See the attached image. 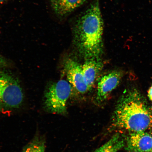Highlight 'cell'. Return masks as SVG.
Segmentation results:
<instances>
[{
	"instance_id": "obj_2",
	"label": "cell",
	"mask_w": 152,
	"mask_h": 152,
	"mask_svg": "<svg viewBox=\"0 0 152 152\" xmlns=\"http://www.w3.org/2000/svg\"><path fill=\"white\" fill-rule=\"evenodd\" d=\"M112 124L129 133L152 130V110L137 90H130L118 102Z\"/></svg>"
},
{
	"instance_id": "obj_9",
	"label": "cell",
	"mask_w": 152,
	"mask_h": 152,
	"mask_svg": "<svg viewBox=\"0 0 152 152\" xmlns=\"http://www.w3.org/2000/svg\"><path fill=\"white\" fill-rule=\"evenodd\" d=\"M87 0H51V5L59 16H66L83 5Z\"/></svg>"
},
{
	"instance_id": "obj_7",
	"label": "cell",
	"mask_w": 152,
	"mask_h": 152,
	"mask_svg": "<svg viewBox=\"0 0 152 152\" xmlns=\"http://www.w3.org/2000/svg\"><path fill=\"white\" fill-rule=\"evenodd\" d=\"M122 77L121 72L115 71L102 77L98 84L97 102H101L105 100L110 93L118 85Z\"/></svg>"
},
{
	"instance_id": "obj_14",
	"label": "cell",
	"mask_w": 152,
	"mask_h": 152,
	"mask_svg": "<svg viewBox=\"0 0 152 152\" xmlns=\"http://www.w3.org/2000/svg\"><path fill=\"white\" fill-rule=\"evenodd\" d=\"M7 1V0H0V5L2 4Z\"/></svg>"
},
{
	"instance_id": "obj_4",
	"label": "cell",
	"mask_w": 152,
	"mask_h": 152,
	"mask_svg": "<svg viewBox=\"0 0 152 152\" xmlns=\"http://www.w3.org/2000/svg\"><path fill=\"white\" fill-rule=\"evenodd\" d=\"M23 98L21 87L17 80L8 74L0 73V110L18 108Z\"/></svg>"
},
{
	"instance_id": "obj_6",
	"label": "cell",
	"mask_w": 152,
	"mask_h": 152,
	"mask_svg": "<svg viewBox=\"0 0 152 152\" xmlns=\"http://www.w3.org/2000/svg\"><path fill=\"white\" fill-rule=\"evenodd\" d=\"M128 152H152V134L147 132L129 133L125 141Z\"/></svg>"
},
{
	"instance_id": "obj_10",
	"label": "cell",
	"mask_w": 152,
	"mask_h": 152,
	"mask_svg": "<svg viewBox=\"0 0 152 152\" xmlns=\"http://www.w3.org/2000/svg\"><path fill=\"white\" fill-rule=\"evenodd\" d=\"M125 141L121 134L117 133L110 139L94 152H117L125 147Z\"/></svg>"
},
{
	"instance_id": "obj_15",
	"label": "cell",
	"mask_w": 152,
	"mask_h": 152,
	"mask_svg": "<svg viewBox=\"0 0 152 152\" xmlns=\"http://www.w3.org/2000/svg\"></svg>"
},
{
	"instance_id": "obj_1",
	"label": "cell",
	"mask_w": 152,
	"mask_h": 152,
	"mask_svg": "<svg viewBox=\"0 0 152 152\" xmlns=\"http://www.w3.org/2000/svg\"><path fill=\"white\" fill-rule=\"evenodd\" d=\"M104 22L99 0H95L78 19L73 30L74 41L85 58H99L103 50Z\"/></svg>"
},
{
	"instance_id": "obj_5",
	"label": "cell",
	"mask_w": 152,
	"mask_h": 152,
	"mask_svg": "<svg viewBox=\"0 0 152 152\" xmlns=\"http://www.w3.org/2000/svg\"><path fill=\"white\" fill-rule=\"evenodd\" d=\"M64 70L69 83L78 92L85 94L88 90L83 76L82 66L71 58L66 61Z\"/></svg>"
},
{
	"instance_id": "obj_11",
	"label": "cell",
	"mask_w": 152,
	"mask_h": 152,
	"mask_svg": "<svg viewBox=\"0 0 152 152\" xmlns=\"http://www.w3.org/2000/svg\"><path fill=\"white\" fill-rule=\"evenodd\" d=\"M45 140L37 137L25 147L22 152H45Z\"/></svg>"
},
{
	"instance_id": "obj_3",
	"label": "cell",
	"mask_w": 152,
	"mask_h": 152,
	"mask_svg": "<svg viewBox=\"0 0 152 152\" xmlns=\"http://www.w3.org/2000/svg\"><path fill=\"white\" fill-rule=\"evenodd\" d=\"M70 83L60 80L49 86L45 96L44 107L49 113L65 115L66 103L72 92Z\"/></svg>"
},
{
	"instance_id": "obj_12",
	"label": "cell",
	"mask_w": 152,
	"mask_h": 152,
	"mask_svg": "<svg viewBox=\"0 0 152 152\" xmlns=\"http://www.w3.org/2000/svg\"><path fill=\"white\" fill-rule=\"evenodd\" d=\"M7 65V60L2 56H0V68L4 67Z\"/></svg>"
},
{
	"instance_id": "obj_8",
	"label": "cell",
	"mask_w": 152,
	"mask_h": 152,
	"mask_svg": "<svg viewBox=\"0 0 152 152\" xmlns=\"http://www.w3.org/2000/svg\"><path fill=\"white\" fill-rule=\"evenodd\" d=\"M103 66L99 58H91L87 59L82 66L83 76L89 90L92 88L96 76Z\"/></svg>"
},
{
	"instance_id": "obj_13",
	"label": "cell",
	"mask_w": 152,
	"mask_h": 152,
	"mask_svg": "<svg viewBox=\"0 0 152 152\" xmlns=\"http://www.w3.org/2000/svg\"><path fill=\"white\" fill-rule=\"evenodd\" d=\"M148 96L150 100L152 101V86L150 87L148 92Z\"/></svg>"
}]
</instances>
